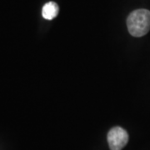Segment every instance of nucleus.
<instances>
[{"instance_id": "f257e3e1", "label": "nucleus", "mask_w": 150, "mask_h": 150, "mask_svg": "<svg viewBox=\"0 0 150 150\" xmlns=\"http://www.w3.org/2000/svg\"><path fill=\"white\" fill-rule=\"evenodd\" d=\"M127 27L132 36H144L150 30V11L144 8L133 11L127 18Z\"/></svg>"}, {"instance_id": "f03ea898", "label": "nucleus", "mask_w": 150, "mask_h": 150, "mask_svg": "<svg viewBox=\"0 0 150 150\" xmlns=\"http://www.w3.org/2000/svg\"><path fill=\"white\" fill-rule=\"evenodd\" d=\"M129 142V134L120 127L112 128L108 134V143L111 150H122Z\"/></svg>"}, {"instance_id": "7ed1b4c3", "label": "nucleus", "mask_w": 150, "mask_h": 150, "mask_svg": "<svg viewBox=\"0 0 150 150\" xmlns=\"http://www.w3.org/2000/svg\"><path fill=\"white\" fill-rule=\"evenodd\" d=\"M59 5L54 2H48L45 4L42 9V15L48 20H52L54 18H56L59 14Z\"/></svg>"}]
</instances>
